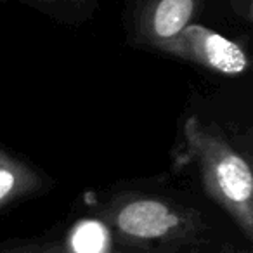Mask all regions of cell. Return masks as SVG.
I'll return each mask as SVG.
<instances>
[{"mask_svg":"<svg viewBox=\"0 0 253 253\" xmlns=\"http://www.w3.org/2000/svg\"><path fill=\"white\" fill-rule=\"evenodd\" d=\"M12 187H14V175L9 170L0 169V200L7 196Z\"/></svg>","mask_w":253,"mask_h":253,"instance_id":"obj_6","label":"cell"},{"mask_svg":"<svg viewBox=\"0 0 253 253\" xmlns=\"http://www.w3.org/2000/svg\"><path fill=\"white\" fill-rule=\"evenodd\" d=\"M193 11V0H162L153 19L155 33L162 39L175 37L187 26Z\"/></svg>","mask_w":253,"mask_h":253,"instance_id":"obj_4","label":"cell"},{"mask_svg":"<svg viewBox=\"0 0 253 253\" xmlns=\"http://www.w3.org/2000/svg\"><path fill=\"white\" fill-rule=\"evenodd\" d=\"M177 218L158 201H135L118 215L122 231L139 238H158L175 225Z\"/></svg>","mask_w":253,"mask_h":253,"instance_id":"obj_3","label":"cell"},{"mask_svg":"<svg viewBox=\"0 0 253 253\" xmlns=\"http://www.w3.org/2000/svg\"><path fill=\"white\" fill-rule=\"evenodd\" d=\"M106 245V232L97 222H87L77 229L73 248L77 253H101Z\"/></svg>","mask_w":253,"mask_h":253,"instance_id":"obj_5","label":"cell"},{"mask_svg":"<svg viewBox=\"0 0 253 253\" xmlns=\"http://www.w3.org/2000/svg\"><path fill=\"white\" fill-rule=\"evenodd\" d=\"M208 173L222 194L232 203H248L252 198V172L232 149L218 142L205 146Z\"/></svg>","mask_w":253,"mask_h":253,"instance_id":"obj_1","label":"cell"},{"mask_svg":"<svg viewBox=\"0 0 253 253\" xmlns=\"http://www.w3.org/2000/svg\"><path fill=\"white\" fill-rule=\"evenodd\" d=\"M186 40L191 52L196 54L198 59L220 73L238 75L248 66L246 56L239 45L217 33L208 32L203 26H193L187 30Z\"/></svg>","mask_w":253,"mask_h":253,"instance_id":"obj_2","label":"cell"}]
</instances>
